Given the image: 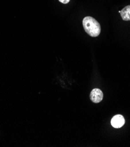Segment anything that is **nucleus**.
<instances>
[{"label": "nucleus", "mask_w": 130, "mask_h": 147, "mask_svg": "<svg viewBox=\"0 0 130 147\" xmlns=\"http://www.w3.org/2000/svg\"><path fill=\"white\" fill-rule=\"evenodd\" d=\"M83 26L86 32L92 37L98 36L101 32L100 24L92 17L88 16L84 18Z\"/></svg>", "instance_id": "f257e3e1"}, {"label": "nucleus", "mask_w": 130, "mask_h": 147, "mask_svg": "<svg viewBox=\"0 0 130 147\" xmlns=\"http://www.w3.org/2000/svg\"><path fill=\"white\" fill-rule=\"evenodd\" d=\"M103 92L99 89H94L92 90L90 98L92 102L94 103H98L103 99Z\"/></svg>", "instance_id": "f03ea898"}, {"label": "nucleus", "mask_w": 130, "mask_h": 147, "mask_svg": "<svg viewBox=\"0 0 130 147\" xmlns=\"http://www.w3.org/2000/svg\"><path fill=\"white\" fill-rule=\"evenodd\" d=\"M111 125L115 128H120L125 124L124 117L121 114H117L114 116L111 121Z\"/></svg>", "instance_id": "7ed1b4c3"}, {"label": "nucleus", "mask_w": 130, "mask_h": 147, "mask_svg": "<svg viewBox=\"0 0 130 147\" xmlns=\"http://www.w3.org/2000/svg\"><path fill=\"white\" fill-rule=\"evenodd\" d=\"M123 20L125 21H130V5L124 7L120 12Z\"/></svg>", "instance_id": "20e7f679"}, {"label": "nucleus", "mask_w": 130, "mask_h": 147, "mask_svg": "<svg viewBox=\"0 0 130 147\" xmlns=\"http://www.w3.org/2000/svg\"><path fill=\"white\" fill-rule=\"evenodd\" d=\"M59 1L61 3H62L63 4H67V3H69L70 2V0H59Z\"/></svg>", "instance_id": "39448f33"}]
</instances>
